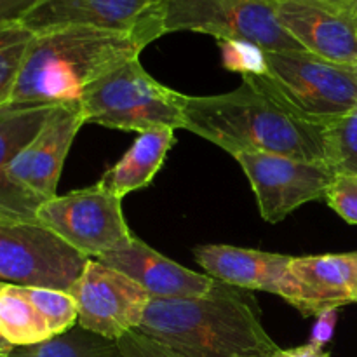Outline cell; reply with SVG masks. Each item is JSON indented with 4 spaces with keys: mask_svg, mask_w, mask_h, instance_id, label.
<instances>
[{
    "mask_svg": "<svg viewBox=\"0 0 357 357\" xmlns=\"http://www.w3.org/2000/svg\"><path fill=\"white\" fill-rule=\"evenodd\" d=\"M183 129L230 155L265 152L326 162V124L300 114L265 75L243 77L230 93L187 96Z\"/></svg>",
    "mask_w": 357,
    "mask_h": 357,
    "instance_id": "cell-1",
    "label": "cell"
},
{
    "mask_svg": "<svg viewBox=\"0 0 357 357\" xmlns=\"http://www.w3.org/2000/svg\"><path fill=\"white\" fill-rule=\"evenodd\" d=\"M244 291L218 281L197 298H150L138 331L185 357H271L279 345Z\"/></svg>",
    "mask_w": 357,
    "mask_h": 357,
    "instance_id": "cell-2",
    "label": "cell"
},
{
    "mask_svg": "<svg viewBox=\"0 0 357 357\" xmlns=\"http://www.w3.org/2000/svg\"><path fill=\"white\" fill-rule=\"evenodd\" d=\"M145 47L132 35L89 26L33 33L7 107L77 105L87 87Z\"/></svg>",
    "mask_w": 357,
    "mask_h": 357,
    "instance_id": "cell-3",
    "label": "cell"
},
{
    "mask_svg": "<svg viewBox=\"0 0 357 357\" xmlns=\"http://www.w3.org/2000/svg\"><path fill=\"white\" fill-rule=\"evenodd\" d=\"M84 121L122 131L183 129L187 94L157 82L138 58L122 63L84 91Z\"/></svg>",
    "mask_w": 357,
    "mask_h": 357,
    "instance_id": "cell-4",
    "label": "cell"
},
{
    "mask_svg": "<svg viewBox=\"0 0 357 357\" xmlns=\"http://www.w3.org/2000/svg\"><path fill=\"white\" fill-rule=\"evenodd\" d=\"M267 79L300 114L330 124L357 110V63H335L310 52L265 51Z\"/></svg>",
    "mask_w": 357,
    "mask_h": 357,
    "instance_id": "cell-5",
    "label": "cell"
},
{
    "mask_svg": "<svg viewBox=\"0 0 357 357\" xmlns=\"http://www.w3.org/2000/svg\"><path fill=\"white\" fill-rule=\"evenodd\" d=\"M164 30L253 42L265 51L307 52L279 24L268 0H166Z\"/></svg>",
    "mask_w": 357,
    "mask_h": 357,
    "instance_id": "cell-6",
    "label": "cell"
},
{
    "mask_svg": "<svg viewBox=\"0 0 357 357\" xmlns=\"http://www.w3.org/2000/svg\"><path fill=\"white\" fill-rule=\"evenodd\" d=\"M37 222L87 258L122 250L135 237L122 213V197L100 183L45 201L37 209Z\"/></svg>",
    "mask_w": 357,
    "mask_h": 357,
    "instance_id": "cell-7",
    "label": "cell"
},
{
    "mask_svg": "<svg viewBox=\"0 0 357 357\" xmlns=\"http://www.w3.org/2000/svg\"><path fill=\"white\" fill-rule=\"evenodd\" d=\"M87 260L38 222H0V282L68 293Z\"/></svg>",
    "mask_w": 357,
    "mask_h": 357,
    "instance_id": "cell-8",
    "label": "cell"
},
{
    "mask_svg": "<svg viewBox=\"0 0 357 357\" xmlns=\"http://www.w3.org/2000/svg\"><path fill=\"white\" fill-rule=\"evenodd\" d=\"M166 0H38L21 20L31 33L66 26L121 31L149 45L166 33Z\"/></svg>",
    "mask_w": 357,
    "mask_h": 357,
    "instance_id": "cell-9",
    "label": "cell"
},
{
    "mask_svg": "<svg viewBox=\"0 0 357 357\" xmlns=\"http://www.w3.org/2000/svg\"><path fill=\"white\" fill-rule=\"evenodd\" d=\"M234 157L250 180L261 218L268 223L282 222L300 206L326 197L337 176L326 162L265 152H243Z\"/></svg>",
    "mask_w": 357,
    "mask_h": 357,
    "instance_id": "cell-10",
    "label": "cell"
},
{
    "mask_svg": "<svg viewBox=\"0 0 357 357\" xmlns=\"http://www.w3.org/2000/svg\"><path fill=\"white\" fill-rule=\"evenodd\" d=\"M68 293L75 300L77 324L115 342L142 326L152 298L132 279L96 258L87 260Z\"/></svg>",
    "mask_w": 357,
    "mask_h": 357,
    "instance_id": "cell-11",
    "label": "cell"
},
{
    "mask_svg": "<svg viewBox=\"0 0 357 357\" xmlns=\"http://www.w3.org/2000/svg\"><path fill=\"white\" fill-rule=\"evenodd\" d=\"M84 124L79 103L56 107L38 135L10 160L9 180L40 204L56 197L63 164Z\"/></svg>",
    "mask_w": 357,
    "mask_h": 357,
    "instance_id": "cell-12",
    "label": "cell"
},
{
    "mask_svg": "<svg viewBox=\"0 0 357 357\" xmlns=\"http://www.w3.org/2000/svg\"><path fill=\"white\" fill-rule=\"evenodd\" d=\"M279 24L307 52L335 63H357V9L310 0H268Z\"/></svg>",
    "mask_w": 357,
    "mask_h": 357,
    "instance_id": "cell-13",
    "label": "cell"
},
{
    "mask_svg": "<svg viewBox=\"0 0 357 357\" xmlns=\"http://www.w3.org/2000/svg\"><path fill=\"white\" fill-rule=\"evenodd\" d=\"M278 296L305 317L357 303V275L349 253L291 257Z\"/></svg>",
    "mask_w": 357,
    "mask_h": 357,
    "instance_id": "cell-14",
    "label": "cell"
},
{
    "mask_svg": "<svg viewBox=\"0 0 357 357\" xmlns=\"http://www.w3.org/2000/svg\"><path fill=\"white\" fill-rule=\"evenodd\" d=\"M101 264L115 268L142 286L152 298H197L211 293L216 279L181 267L132 237L126 248L101 255Z\"/></svg>",
    "mask_w": 357,
    "mask_h": 357,
    "instance_id": "cell-15",
    "label": "cell"
},
{
    "mask_svg": "<svg viewBox=\"0 0 357 357\" xmlns=\"http://www.w3.org/2000/svg\"><path fill=\"white\" fill-rule=\"evenodd\" d=\"M56 107L0 108V222L37 223L40 202L7 176L10 160L38 135Z\"/></svg>",
    "mask_w": 357,
    "mask_h": 357,
    "instance_id": "cell-16",
    "label": "cell"
},
{
    "mask_svg": "<svg viewBox=\"0 0 357 357\" xmlns=\"http://www.w3.org/2000/svg\"><path fill=\"white\" fill-rule=\"evenodd\" d=\"M197 264L213 279L246 291L278 295L291 257L246 250L227 244H206L194 250Z\"/></svg>",
    "mask_w": 357,
    "mask_h": 357,
    "instance_id": "cell-17",
    "label": "cell"
},
{
    "mask_svg": "<svg viewBox=\"0 0 357 357\" xmlns=\"http://www.w3.org/2000/svg\"><path fill=\"white\" fill-rule=\"evenodd\" d=\"M174 129L160 128L139 132L131 149L115 162L98 183L124 199L135 190L149 187L173 149Z\"/></svg>",
    "mask_w": 357,
    "mask_h": 357,
    "instance_id": "cell-18",
    "label": "cell"
},
{
    "mask_svg": "<svg viewBox=\"0 0 357 357\" xmlns=\"http://www.w3.org/2000/svg\"><path fill=\"white\" fill-rule=\"evenodd\" d=\"M0 335L13 347H35L52 333L23 286L0 282Z\"/></svg>",
    "mask_w": 357,
    "mask_h": 357,
    "instance_id": "cell-19",
    "label": "cell"
},
{
    "mask_svg": "<svg viewBox=\"0 0 357 357\" xmlns=\"http://www.w3.org/2000/svg\"><path fill=\"white\" fill-rule=\"evenodd\" d=\"M33 357H124L115 340L100 337L77 324L66 333L33 347Z\"/></svg>",
    "mask_w": 357,
    "mask_h": 357,
    "instance_id": "cell-20",
    "label": "cell"
},
{
    "mask_svg": "<svg viewBox=\"0 0 357 357\" xmlns=\"http://www.w3.org/2000/svg\"><path fill=\"white\" fill-rule=\"evenodd\" d=\"M33 33L21 23L0 28V108L7 107Z\"/></svg>",
    "mask_w": 357,
    "mask_h": 357,
    "instance_id": "cell-21",
    "label": "cell"
},
{
    "mask_svg": "<svg viewBox=\"0 0 357 357\" xmlns=\"http://www.w3.org/2000/svg\"><path fill=\"white\" fill-rule=\"evenodd\" d=\"M326 162L335 174L357 176V110L326 124Z\"/></svg>",
    "mask_w": 357,
    "mask_h": 357,
    "instance_id": "cell-22",
    "label": "cell"
},
{
    "mask_svg": "<svg viewBox=\"0 0 357 357\" xmlns=\"http://www.w3.org/2000/svg\"><path fill=\"white\" fill-rule=\"evenodd\" d=\"M23 288L47 323L52 337H59L77 326L79 314H77L75 300L70 296V293L52 288H28V286Z\"/></svg>",
    "mask_w": 357,
    "mask_h": 357,
    "instance_id": "cell-23",
    "label": "cell"
},
{
    "mask_svg": "<svg viewBox=\"0 0 357 357\" xmlns=\"http://www.w3.org/2000/svg\"><path fill=\"white\" fill-rule=\"evenodd\" d=\"M218 47L223 68L229 72H237L243 77L267 75V56L260 45L246 40H218Z\"/></svg>",
    "mask_w": 357,
    "mask_h": 357,
    "instance_id": "cell-24",
    "label": "cell"
},
{
    "mask_svg": "<svg viewBox=\"0 0 357 357\" xmlns=\"http://www.w3.org/2000/svg\"><path fill=\"white\" fill-rule=\"evenodd\" d=\"M324 199L345 222L357 225V176L337 174Z\"/></svg>",
    "mask_w": 357,
    "mask_h": 357,
    "instance_id": "cell-25",
    "label": "cell"
},
{
    "mask_svg": "<svg viewBox=\"0 0 357 357\" xmlns=\"http://www.w3.org/2000/svg\"><path fill=\"white\" fill-rule=\"evenodd\" d=\"M124 357H185L162 342L135 330L117 340Z\"/></svg>",
    "mask_w": 357,
    "mask_h": 357,
    "instance_id": "cell-26",
    "label": "cell"
},
{
    "mask_svg": "<svg viewBox=\"0 0 357 357\" xmlns=\"http://www.w3.org/2000/svg\"><path fill=\"white\" fill-rule=\"evenodd\" d=\"M337 309L326 310V312H321L317 316L316 324L312 326V333H310L309 344L314 345V347L323 349L328 342L333 338L335 326H337Z\"/></svg>",
    "mask_w": 357,
    "mask_h": 357,
    "instance_id": "cell-27",
    "label": "cell"
},
{
    "mask_svg": "<svg viewBox=\"0 0 357 357\" xmlns=\"http://www.w3.org/2000/svg\"><path fill=\"white\" fill-rule=\"evenodd\" d=\"M38 0H0V28L21 23Z\"/></svg>",
    "mask_w": 357,
    "mask_h": 357,
    "instance_id": "cell-28",
    "label": "cell"
},
{
    "mask_svg": "<svg viewBox=\"0 0 357 357\" xmlns=\"http://www.w3.org/2000/svg\"><path fill=\"white\" fill-rule=\"evenodd\" d=\"M271 357H331V354L330 352L323 351V349L305 344L293 349H279V351L275 352V354H272Z\"/></svg>",
    "mask_w": 357,
    "mask_h": 357,
    "instance_id": "cell-29",
    "label": "cell"
},
{
    "mask_svg": "<svg viewBox=\"0 0 357 357\" xmlns=\"http://www.w3.org/2000/svg\"><path fill=\"white\" fill-rule=\"evenodd\" d=\"M310 2L328 3V6H335V7H352V9H357V0H310Z\"/></svg>",
    "mask_w": 357,
    "mask_h": 357,
    "instance_id": "cell-30",
    "label": "cell"
},
{
    "mask_svg": "<svg viewBox=\"0 0 357 357\" xmlns=\"http://www.w3.org/2000/svg\"><path fill=\"white\" fill-rule=\"evenodd\" d=\"M3 357H33V347H16L9 356Z\"/></svg>",
    "mask_w": 357,
    "mask_h": 357,
    "instance_id": "cell-31",
    "label": "cell"
},
{
    "mask_svg": "<svg viewBox=\"0 0 357 357\" xmlns=\"http://www.w3.org/2000/svg\"><path fill=\"white\" fill-rule=\"evenodd\" d=\"M14 349H16V347H13V345H10L9 342H7L6 338H3L2 335H0V357H3V356H9L10 352L14 351Z\"/></svg>",
    "mask_w": 357,
    "mask_h": 357,
    "instance_id": "cell-32",
    "label": "cell"
},
{
    "mask_svg": "<svg viewBox=\"0 0 357 357\" xmlns=\"http://www.w3.org/2000/svg\"><path fill=\"white\" fill-rule=\"evenodd\" d=\"M349 258H351V261H352V267H354V271H356V275H357V251H354V253H349Z\"/></svg>",
    "mask_w": 357,
    "mask_h": 357,
    "instance_id": "cell-33",
    "label": "cell"
}]
</instances>
